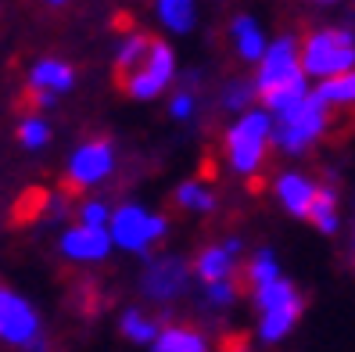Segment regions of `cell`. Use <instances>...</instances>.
<instances>
[{
	"label": "cell",
	"instance_id": "obj_1",
	"mask_svg": "<svg viewBox=\"0 0 355 352\" xmlns=\"http://www.w3.org/2000/svg\"><path fill=\"white\" fill-rule=\"evenodd\" d=\"M176 79V54L158 36L130 33L115 51V83L133 101H155Z\"/></svg>",
	"mask_w": 355,
	"mask_h": 352
},
{
	"label": "cell",
	"instance_id": "obj_2",
	"mask_svg": "<svg viewBox=\"0 0 355 352\" xmlns=\"http://www.w3.org/2000/svg\"><path fill=\"white\" fill-rule=\"evenodd\" d=\"M255 87H259V101L269 112H280L291 101L309 94V72L302 65V51H298L295 36H280L266 47V54L259 61Z\"/></svg>",
	"mask_w": 355,
	"mask_h": 352
},
{
	"label": "cell",
	"instance_id": "obj_3",
	"mask_svg": "<svg viewBox=\"0 0 355 352\" xmlns=\"http://www.w3.org/2000/svg\"><path fill=\"white\" fill-rule=\"evenodd\" d=\"M273 115V144L284 155H302L309 151L316 140L330 133V122L338 119L334 108L320 97V90H309L298 101H291L287 108L269 112Z\"/></svg>",
	"mask_w": 355,
	"mask_h": 352
},
{
	"label": "cell",
	"instance_id": "obj_4",
	"mask_svg": "<svg viewBox=\"0 0 355 352\" xmlns=\"http://www.w3.org/2000/svg\"><path fill=\"white\" fill-rule=\"evenodd\" d=\"M269 140H273V115H269V108L241 112L237 122L223 137V151H226L230 169H234L237 176H244V180H252L266 162Z\"/></svg>",
	"mask_w": 355,
	"mask_h": 352
},
{
	"label": "cell",
	"instance_id": "obj_5",
	"mask_svg": "<svg viewBox=\"0 0 355 352\" xmlns=\"http://www.w3.org/2000/svg\"><path fill=\"white\" fill-rule=\"evenodd\" d=\"M252 292H255V309H259V338L269 345L284 342L298 327L302 309H305V299L298 295V287L280 274L277 280L259 284Z\"/></svg>",
	"mask_w": 355,
	"mask_h": 352
},
{
	"label": "cell",
	"instance_id": "obj_6",
	"mask_svg": "<svg viewBox=\"0 0 355 352\" xmlns=\"http://www.w3.org/2000/svg\"><path fill=\"white\" fill-rule=\"evenodd\" d=\"M108 231L115 237V248H122L130 255H148L151 244L165 241V234H169V219L162 212H148L137 201H126L119 209H112Z\"/></svg>",
	"mask_w": 355,
	"mask_h": 352
},
{
	"label": "cell",
	"instance_id": "obj_7",
	"mask_svg": "<svg viewBox=\"0 0 355 352\" xmlns=\"http://www.w3.org/2000/svg\"><path fill=\"white\" fill-rule=\"evenodd\" d=\"M302 65L309 79H327L355 69V33L348 29H316L302 44Z\"/></svg>",
	"mask_w": 355,
	"mask_h": 352
},
{
	"label": "cell",
	"instance_id": "obj_8",
	"mask_svg": "<svg viewBox=\"0 0 355 352\" xmlns=\"http://www.w3.org/2000/svg\"><path fill=\"white\" fill-rule=\"evenodd\" d=\"M115 144L108 137H90L69 155L65 162V191L69 194H87L101 187L104 180H112L115 173Z\"/></svg>",
	"mask_w": 355,
	"mask_h": 352
},
{
	"label": "cell",
	"instance_id": "obj_9",
	"mask_svg": "<svg viewBox=\"0 0 355 352\" xmlns=\"http://www.w3.org/2000/svg\"><path fill=\"white\" fill-rule=\"evenodd\" d=\"M36 342H44V324H40L36 305L0 284V345L33 349Z\"/></svg>",
	"mask_w": 355,
	"mask_h": 352
},
{
	"label": "cell",
	"instance_id": "obj_10",
	"mask_svg": "<svg viewBox=\"0 0 355 352\" xmlns=\"http://www.w3.org/2000/svg\"><path fill=\"white\" fill-rule=\"evenodd\" d=\"M112 248H115V237L108 226H90L79 219L72 226H65L58 237V252L76 266H97L112 255Z\"/></svg>",
	"mask_w": 355,
	"mask_h": 352
},
{
	"label": "cell",
	"instance_id": "obj_11",
	"mask_svg": "<svg viewBox=\"0 0 355 352\" xmlns=\"http://www.w3.org/2000/svg\"><path fill=\"white\" fill-rule=\"evenodd\" d=\"M187 277H191V266L180 255H158V259H148V266H144L140 292L151 302H173L176 295L187 292Z\"/></svg>",
	"mask_w": 355,
	"mask_h": 352
},
{
	"label": "cell",
	"instance_id": "obj_12",
	"mask_svg": "<svg viewBox=\"0 0 355 352\" xmlns=\"http://www.w3.org/2000/svg\"><path fill=\"white\" fill-rule=\"evenodd\" d=\"M237 255H241V237H230L223 244H205L194 259V274L201 284H216L237 274Z\"/></svg>",
	"mask_w": 355,
	"mask_h": 352
},
{
	"label": "cell",
	"instance_id": "obj_13",
	"mask_svg": "<svg viewBox=\"0 0 355 352\" xmlns=\"http://www.w3.org/2000/svg\"><path fill=\"white\" fill-rule=\"evenodd\" d=\"M316 194H320V183L312 180V176H305V173L291 169V173H280V180H277V201H280L295 219H305V216H309Z\"/></svg>",
	"mask_w": 355,
	"mask_h": 352
},
{
	"label": "cell",
	"instance_id": "obj_14",
	"mask_svg": "<svg viewBox=\"0 0 355 352\" xmlns=\"http://www.w3.org/2000/svg\"><path fill=\"white\" fill-rule=\"evenodd\" d=\"M29 90H51V94H69L76 87V69L65 58H40L29 69Z\"/></svg>",
	"mask_w": 355,
	"mask_h": 352
},
{
	"label": "cell",
	"instance_id": "obj_15",
	"mask_svg": "<svg viewBox=\"0 0 355 352\" xmlns=\"http://www.w3.org/2000/svg\"><path fill=\"white\" fill-rule=\"evenodd\" d=\"M230 40H234V54L241 58V61H262V54H266V33H262V26L255 22L252 15H237L234 22H230Z\"/></svg>",
	"mask_w": 355,
	"mask_h": 352
},
{
	"label": "cell",
	"instance_id": "obj_16",
	"mask_svg": "<svg viewBox=\"0 0 355 352\" xmlns=\"http://www.w3.org/2000/svg\"><path fill=\"white\" fill-rule=\"evenodd\" d=\"M305 223H312L327 237H334L341 231V198H338V187H334V183H320V194H316V201H312Z\"/></svg>",
	"mask_w": 355,
	"mask_h": 352
},
{
	"label": "cell",
	"instance_id": "obj_17",
	"mask_svg": "<svg viewBox=\"0 0 355 352\" xmlns=\"http://www.w3.org/2000/svg\"><path fill=\"white\" fill-rule=\"evenodd\" d=\"M316 90H320V97L327 101L334 112H341L345 119H355V69L320 79Z\"/></svg>",
	"mask_w": 355,
	"mask_h": 352
},
{
	"label": "cell",
	"instance_id": "obj_18",
	"mask_svg": "<svg viewBox=\"0 0 355 352\" xmlns=\"http://www.w3.org/2000/svg\"><path fill=\"white\" fill-rule=\"evenodd\" d=\"M155 352H208V338L191 324H173L158 330Z\"/></svg>",
	"mask_w": 355,
	"mask_h": 352
},
{
	"label": "cell",
	"instance_id": "obj_19",
	"mask_svg": "<svg viewBox=\"0 0 355 352\" xmlns=\"http://www.w3.org/2000/svg\"><path fill=\"white\" fill-rule=\"evenodd\" d=\"M155 15L169 33H191L198 22V4L194 0H155Z\"/></svg>",
	"mask_w": 355,
	"mask_h": 352
},
{
	"label": "cell",
	"instance_id": "obj_20",
	"mask_svg": "<svg viewBox=\"0 0 355 352\" xmlns=\"http://www.w3.org/2000/svg\"><path fill=\"white\" fill-rule=\"evenodd\" d=\"M176 205L180 209H187V212H216V191L208 187V183H201V180H183L180 187H176Z\"/></svg>",
	"mask_w": 355,
	"mask_h": 352
},
{
	"label": "cell",
	"instance_id": "obj_21",
	"mask_svg": "<svg viewBox=\"0 0 355 352\" xmlns=\"http://www.w3.org/2000/svg\"><path fill=\"white\" fill-rule=\"evenodd\" d=\"M15 137H18V144H22L26 151H44L51 144V137H54V130H51V122H47L44 112H29V115H22V122H18Z\"/></svg>",
	"mask_w": 355,
	"mask_h": 352
},
{
	"label": "cell",
	"instance_id": "obj_22",
	"mask_svg": "<svg viewBox=\"0 0 355 352\" xmlns=\"http://www.w3.org/2000/svg\"><path fill=\"white\" fill-rule=\"evenodd\" d=\"M119 330L126 335L130 342H137V345H155V338H158V320L155 317H148L144 309H126L122 313V320H119Z\"/></svg>",
	"mask_w": 355,
	"mask_h": 352
},
{
	"label": "cell",
	"instance_id": "obj_23",
	"mask_svg": "<svg viewBox=\"0 0 355 352\" xmlns=\"http://www.w3.org/2000/svg\"><path fill=\"white\" fill-rule=\"evenodd\" d=\"M255 97H259L255 79H226V83H223V94H219V105H223L226 112L241 115V112L252 108Z\"/></svg>",
	"mask_w": 355,
	"mask_h": 352
},
{
	"label": "cell",
	"instance_id": "obj_24",
	"mask_svg": "<svg viewBox=\"0 0 355 352\" xmlns=\"http://www.w3.org/2000/svg\"><path fill=\"white\" fill-rule=\"evenodd\" d=\"M244 277H248V284H252V287L277 280V277H280V262H277V252H273V248H259V252L252 255V262H248Z\"/></svg>",
	"mask_w": 355,
	"mask_h": 352
},
{
	"label": "cell",
	"instance_id": "obj_25",
	"mask_svg": "<svg viewBox=\"0 0 355 352\" xmlns=\"http://www.w3.org/2000/svg\"><path fill=\"white\" fill-rule=\"evenodd\" d=\"M76 219L79 223H90V226H108L112 223V205L101 201V198H83L76 205Z\"/></svg>",
	"mask_w": 355,
	"mask_h": 352
},
{
	"label": "cell",
	"instance_id": "obj_26",
	"mask_svg": "<svg viewBox=\"0 0 355 352\" xmlns=\"http://www.w3.org/2000/svg\"><path fill=\"white\" fill-rule=\"evenodd\" d=\"M208 287V302H212L216 309H230L237 302V280L226 277V280H216V284H205Z\"/></svg>",
	"mask_w": 355,
	"mask_h": 352
},
{
	"label": "cell",
	"instance_id": "obj_27",
	"mask_svg": "<svg viewBox=\"0 0 355 352\" xmlns=\"http://www.w3.org/2000/svg\"><path fill=\"white\" fill-rule=\"evenodd\" d=\"M194 108H198V101H194L191 90H180V94L169 101V115H173L176 122H187V119L194 115Z\"/></svg>",
	"mask_w": 355,
	"mask_h": 352
},
{
	"label": "cell",
	"instance_id": "obj_28",
	"mask_svg": "<svg viewBox=\"0 0 355 352\" xmlns=\"http://www.w3.org/2000/svg\"><path fill=\"white\" fill-rule=\"evenodd\" d=\"M44 4H47V8H65L69 0H44Z\"/></svg>",
	"mask_w": 355,
	"mask_h": 352
},
{
	"label": "cell",
	"instance_id": "obj_29",
	"mask_svg": "<svg viewBox=\"0 0 355 352\" xmlns=\"http://www.w3.org/2000/svg\"><path fill=\"white\" fill-rule=\"evenodd\" d=\"M29 352H47V342H36V345H33Z\"/></svg>",
	"mask_w": 355,
	"mask_h": 352
},
{
	"label": "cell",
	"instance_id": "obj_30",
	"mask_svg": "<svg viewBox=\"0 0 355 352\" xmlns=\"http://www.w3.org/2000/svg\"><path fill=\"white\" fill-rule=\"evenodd\" d=\"M316 4H338V0H316Z\"/></svg>",
	"mask_w": 355,
	"mask_h": 352
},
{
	"label": "cell",
	"instance_id": "obj_31",
	"mask_svg": "<svg viewBox=\"0 0 355 352\" xmlns=\"http://www.w3.org/2000/svg\"><path fill=\"white\" fill-rule=\"evenodd\" d=\"M352 255H355V234H352Z\"/></svg>",
	"mask_w": 355,
	"mask_h": 352
}]
</instances>
